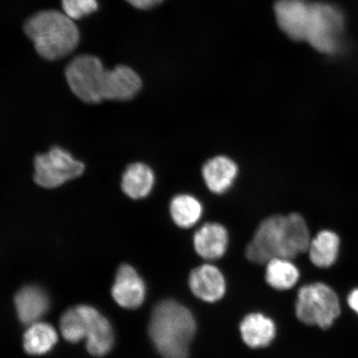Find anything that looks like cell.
I'll return each instance as SVG.
<instances>
[{"label": "cell", "mask_w": 358, "mask_h": 358, "mask_svg": "<svg viewBox=\"0 0 358 358\" xmlns=\"http://www.w3.org/2000/svg\"><path fill=\"white\" fill-rule=\"evenodd\" d=\"M65 75L71 92L89 104L131 100L142 87L141 78L131 67L119 65L107 70L100 58L90 55L76 57L66 66Z\"/></svg>", "instance_id": "obj_1"}, {"label": "cell", "mask_w": 358, "mask_h": 358, "mask_svg": "<svg viewBox=\"0 0 358 358\" xmlns=\"http://www.w3.org/2000/svg\"><path fill=\"white\" fill-rule=\"evenodd\" d=\"M311 239L301 214L274 215L259 224L246 246L245 256L257 264H266L274 258L292 259L308 252Z\"/></svg>", "instance_id": "obj_2"}, {"label": "cell", "mask_w": 358, "mask_h": 358, "mask_svg": "<svg viewBox=\"0 0 358 358\" xmlns=\"http://www.w3.org/2000/svg\"><path fill=\"white\" fill-rule=\"evenodd\" d=\"M189 310L173 299L157 304L150 317V338L163 358H189L196 333Z\"/></svg>", "instance_id": "obj_3"}, {"label": "cell", "mask_w": 358, "mask_h": 358, "mask_svg": "<svg viewBox=\"0 0 358 358\" xmlns=\"http://www.w3.org/2000/svg\"><path fill=\"white\" fill-rule=\"evenodd\" d=\"M24 30L38 55L48 61L71 55L80 42L79 30L73 20L55 10L35 13L26 20Z\"/></svg>", "instance_id": "obj_4"}, {"label": "cell", "mask_w": 358, "mask_h": 358, "mask_svg": "<svg viewBox=\"0 0 358 358\" xmlns=\"http://www.w3.org/2000/svg\"><path fill=\"white\" fill-rule=\"evenodd\" d=\"M295 315L303 324L325 330L341 315V303L332 287L317 282L299 290Z\"/></svg>", "instance_id": "obj_5"}, {"label": "cell", "mask_w": 358, "mask_h": 358, "mask_svg": "<svg viewBox=\"0 0 358 358\" xmlns=\"http://www.w3.org/2000/svg\"><path fill=\"white\" fill-rule=\"evenodd\" d=\"M343 17L338 8L328 3H310L306 39L317 51L332 55L338 50Z\"/></svg>", "instance_id": "obj_6"}, {"label": "cell", "mask_w": 358, "mask_h": 358, "mask_svg": "<svg viewBox=\"0 0 358 358\" xmlns=\"http://www.w3.org/2000/svg\"><path fill=\"white\" fill-rule=\"evenodd\" d=\"M34 181L45 189H55L78 178L85 171V164L61 147H52L46 154L34 159Z\"/></svg>", "instance_id": "obj_7"}, {"label": "cell", "mask_w": 358, "mask_h": 358, "mask_svg": "<svg viewBox=\"0 0 358 358\" xmlns=\"http://www.w3.org/2000/svg\"><path fill=\"white\" fill-rule=\"evenodd\" d=\"M277 22L283 32L295 41H306L310 3L302 0H278L275 4Z\"/></svg>", "instance_id": "obj_8"}, {"label": "cell", "mask_w": 358, "mask_h": 358, "mask_svg": "<svg viewBox=\"0 0 358 358\" xmlns=\"http://www.w3.org/2000/svg\"><path fill=\"white\" fill-rule=\"evenodd\" d=\"M111 294L118 306L127 310H134L145 301V282L131 266L124 264L116 273Z\"/></svg>", "instance_id": "obj_9"}, {"label": "cell", "mask_w": 358, "mask_h": 358, "mask_svg": "<svg viewBox=\"0 0 358 358\" xmlns=\"http://www.w3.org/2000/svg\"><path fill=\"white\" fill-rule=\"evenodd\" d=\"M87 321L86 342L90 355L95 357L105 356L114 344V332L106 317L90 306H83Z\"/></svg>", "instance_id": "obj_10"}, {"label": "cell", "mask_w": 358, "mask_h": 358, "mask_svg": "<svg viewBox=\"0 0 358 358\" xmlns=\"http://www.w3.org/2000/svg\"><path fill=\"white\" fill-rule=\"evenodd\" d=\"M189 287L196 297L214 303L224 296L226 281L219 268L210 264L196 267L190 273Z\"/></svg>", "instance_id": "obj_11"}, {"label": "cell", "mask_w": 358, "mask_h": 358, "mask_svg": "<svg viewBox=\"0 0 358 358\" xmlns=\"http://www.w3.org/2000/svg\"><path fill=\"white\" fill-rule=\"evenodd\" d=\"M229 241L225 227L216 222L203 224L194 236V245L199 256L208 261L220 259L225 255Z\"/></svg>", "instance_id": "obj_12"}, {"label": "cell", "mask_w": 358, "mask_h": 358, "mask_svg": "<svg viewBox=\"0 0 358 358\" xmlns=\"http://www.w3.org/2000/svg\"><path fill=\"white\" fill-rule=\"evenodd\" d=\"M17 317L22 324L30 325L46 315L50 303L45 291L37 285H27L15 295Z\"/></svg>", "instance_id": "obj_13"}, {"label": "cell", "mask_w": 358, "mask_h": 358, "mask_svg": "<svg viewBox=\"0 0 358 358\" xmlns=\"http://www.w3.org/2000/svg\"><path fill=\"white\" fill-rule=\"evenodd\" d=\"M203 178L208 189L222 194L230 189L238 174L236 164L227 156H216L203 165Z\"/></svg>", "instance_id": "obj_14"}, {"label": "cell", "mask_w": 358, "mask_h": 358, "mask_svg": "<svg viewBox=\"0 0 358 358\" xmlns=\"http://www.w3.org/2000/svg\"><path fill=\"white\" fill-rule=\"evenodd\" d=\"M240 331L244 343L252 348L270 345L276 333L274 322L258 313L245 317L241 323Z\"/></svg>", "instance_id": "obj_15"}, {"label": "cell", "mask_w": 358, "mask_h": 358, "mask_svg": "<svg viewBox=\"0 0 358 358\" xmlns=\"http://www.w3.org/2000/svg\"><path fill=\"white\" fill-rule=\"evenodd\" d=\"M155 177L153 170L145 164L134 163L125 170L122 181V189L129 198H146L153 189Z\"/></svg>", "instance_id": "obj_16"}, {"label": "cell", "mask_w": 358, "mask_h": 358, "mask_svg": "<svg viewBox=\"0 0 358 358\" xmlns=\"http://www.w3.org/2000/svg\"><path fill=\"white\" fill-rule=\"evenodd\" d=\"M339 250V236L334 231L324 230L311 239L307 252L313 265L326 268L337 262Z\"/></svg>", "instance_id": "obj_17"}, {"label": "cell", "mask_w": 358, "mask_h": 358, "mask_svg": "<svg viewBox=\"0 0 358 358\" xmlns=\"http://www.w3.org/2000/svg\"><path fill=\"white\" fill-rule=\"evenodd\" d=\"M58 334L55 327L45 322L29 325L22 338V346L29 355H46L56 345Z\"/></svg>", "instance_id": "obj_18"}, {"label": "cell", "mask_w": 358, "mask_h": 358, "mask_svg": "<svg viewBox=\"0 0 358 358\" xmlns=\"http://www.w3.org/2000/svg\"><path fill=\"white\" fill-rule=\"evenodd\" d=\"M299 271L291 259L274 258L266 263V280L277 290L292 289L299 280Z\"/></svg>", "instance_id": "obj_19"}, {"label": "cell", "mask_w": 358, "mask_h": 358, "mask_svg": "<svg viewBox=\"0 0 358 358\" xmlns=\"http://www.w3.org/2000/svg\"><path fill=\"white\" fill-rule=\"evenodd\" d=\"M170 214L179 227L190 228L199 222L203 215V205L195 196L178 194L170 203Z\"/></svg>", "instance_id": "obj_20"}, {"label": "cell", "mask_w": 358, "mask_h": 358, "mask_svg": "<svg viewBox=\"0 0 358 358\" xmlns=\"http://www.w3.org/2000/svg\"><path fill=\"white\" fill-rule=\"evenodd\" d=\"M60 331L62 337L71 343L86 339L87 321L83 306L71 308L62 315Z\"/></svg>", "instance_id": "obj_21"}, {"label": "cell", "mask_w": 358, "mask_h": 358, "mask_svg": "<svg viewBox=\"0 0 358 358\" xmlns=\"http://www.w3.org/2000/svg\"><path fill=\"white\" fill-rule=\"evenodd\" d=\"M62 10L73 20L83 19L98 10L97 0H62Z\"/></svg>", "instance_id": "obj_22"}, {"label": "cell", "mask_w": 358, "mask_h": 358, "mask_svg": "<svg viewBox=\"0 0 358 358\" xmlns=\"http://www.w3.org/2000/svg\"><path fill=\"white\" fill-rule=\"evenodd\" d=\"M125 1L138 10H146L159 6L163 0H125Z\"/></svg>", "instance_id": "obj_23"}, {"label": "cell", "mask_w": 358, "mask_h": 358, "mask_svg": "<svg viewBox=\"0 0 358 358\" xmlns=\"http://www.w3.org/2000/svg\"><path fill=\"white\" fill-rule=\"evenodd\" d=\"M348 306L358 315V287L353 289L348 295Z\"/></svg>", "instance_id": "obj_24"}]
</instances>
